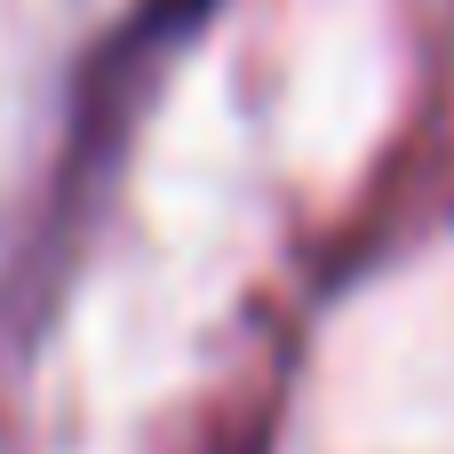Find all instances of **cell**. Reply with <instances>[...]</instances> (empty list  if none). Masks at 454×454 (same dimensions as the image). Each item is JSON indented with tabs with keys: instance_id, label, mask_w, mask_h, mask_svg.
<instances>
[{
	"instance_id": "cell-1",
	"label": "cell",
	"mask_w": 454,
	"mask_h": 454,
	"mask_svg": "<svg viewBox=\"0 0 454 454\" xmlns=\"http://www.w3.org/2000/svg\"><path fill=\"white\" fill-rule=\"evenodd\" d=\"M223 8L231 0H120V16L72 56L40 192H32L24 231L0 263V351L8 359H32L48 343V327L88 263V239L104 231V215L120 200L144 112L176 80V64L215 32Z\"/></svg>"
}]
</instances>
